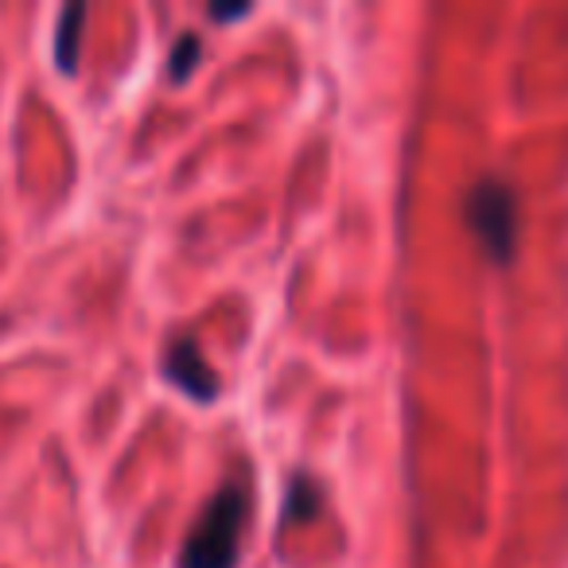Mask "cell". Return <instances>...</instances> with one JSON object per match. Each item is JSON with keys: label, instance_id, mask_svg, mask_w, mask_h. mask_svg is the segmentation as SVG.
<instances>
[{"label": "cell", "instance_id": "cell-6", "mask_svg": "<svg viewBox=\"0 0 568 568\" xmlns=\"http://www.w3.org/2000/svg\"><path fill=\"white\" fill-rule=\"evenodd\" d=\"M199 59H203V40H199L195 32H183L180 40L172 43V51H168V79H172L175 87H183V82L199 71Z\"/></svg>", "mask_w": 568, "mask_h": 568}, {"label": "cell", "instance_id": "cell-1", "mask_svg": "<svg viewBox=\"0 0 568 568\" xmlns=\"http://www.w3.org/2000/svg\"><path fill=\"white\" fill-rule=\"evenodd\" d=\"M250 521V490L242 479H230L206 498L180 549L175 568H237Z\"/></svg>", "mask_w": 568, "mask_h": 568}, {"label": "cell", "instance_id": "cell-7", "mask_svg": "<svg viewBox=\"0 0 568 568\" xmlns=\"http://www.w3.org/2000/svg\"><path fill=\"white\" fill-rule=\"evenodd\" d=\"M253 12V4H211V20L214 24H234V20H245Z\"/></svg>", "mask_w": 568, "mask_h": 568}, {"label": "cell", "instance_id": "cell-4", "mask_svg": "<svg viewBox=\"0 0 568 568\" xmlns=\"http://www.w3.org/2000/svg\"><path fill=\"white\" fill-rule=\"evenodd\" d=\"M324 510V490L312 479L308 471H296L288 479V495H284V510H281V529L288 526H308V521L320 518Z\"/></svg>", "mask_w": 568, "mask_h": 568}, {"label": "cell", "instance_id": "cell-5", "mask_svg": "<svg viewBox=\"0 0 568 568\" xmlns=\"http://www.w3.org/2000/svg\"><path fill=\"white\" fill-rule=\"evenodd\" d=\"M82 24H87V9L71 4L59 17V32H55V63L63 74L79 71V51H82Z\"/></svg>", "mask_w": 568, "mask_h": 568}, {"label": "cell", "instance_id": "cell-3", "mask_svg": "<svg viewBox=\"0 0 568 568\" xmlns=\"http://www.w3.org/2000/svg\"><path fill=\"white\" fill-rule=\"evenodd\" d=\"M164 378L180 389L183 397L199 405H211L222 394V382L214 374V366L206 363V355L199 351V343L191 335H180L172 347L164 351Z\"/></svg>", "mask_w": 568, "mask_h": 568}, {"label": "cell", "instance_id": "cell-2", "mask_svg": "<svg viewBox=\"0 0 568 568\" xmlns=\"http://www.w3.org/2000/svg\"><path fill=\"white\" fill-rule=\"evenodd\" d=\"M464 219L475 242L495 265H506L518 250V195L506 180H479L467 191Z\"/></svg>", "mask_w": 568, "mask_h": 568}]
</instances>
